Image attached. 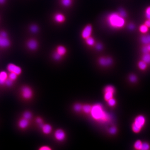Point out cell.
Wrapping results in <instances>:
<instances>
[{
    "label": "cell",
    "mask_w": 150,
    "mask_h": 150,
    "mask_svg": "<svg viewBox=\"0 0 150 150\" xmlns=\"http://www.w3.org/2000/svg\"><path fill=\"white\" fill-rule=\"evenodd\" d=\"M18 75L12 72H10V74L8 75V78L14 81L17 78Z\"/></svg>",
    "instance_id": "4316f807"
},
{
    "label": "cell",
    "mask_w": 150,
    "mask_h": 150,
    "mask_svg": "<svg viewBox=\"0 0 150 150\" xmlns=\"http://www.w3.org/2000/svg\"><path fill=\"white\" fill-rule=\"evenodd\" d=\"M146 119L142 115L137 116L134 120L132 125V130L135 133L139 132L145 124Z\"/></svg>",
    "instance_id": "3957f363"
},
{
    "label": "cell",
    "mask_w": 150,
    "mask_h": 150,
    "mask_svg": "<svg viewBox=\"0 0 150 150\" xmlns=\"http://www.w3.org/2000/svg\"><path fill=\"white\" fill-rule=\"evenodd\" d=\"M145 24L148 28H150V19H147L145 22Z\"/></svg>",
    "instance_id": "7bdbcfd3"
},
{
    "label": "cell",
    "mask_w": 150,
    "mask_h": 150,
    "mask_svg": "<svg viewBox=\"0 0 150 150\" xmlns=\"http://www.w3.org/2000/svg\"><path fill=\"white\" fill-rule=\"evenodd\" d=\"M142 59V61L145 62L147 64L150 63V54L148 53L144 54Z\"/></svg>",
    "instance_id": "d6986e66"
},
{
    "label": "cell",
    "mask_w": 150,
    "mask_h": 150,
    "mask_svg": "<svg viewBox=\"0 0 150 150\" xmlns=\"http://www.w3.org/2000/svg\"><path fill=\"white\" fill-rule=\"evenodd\" d=\"M6 0H0V4H3L5 2Z\"/></svg>",
    "instance_id": "f6af8a7d"
},
{
    "label": "cell",
    "mask_w": 150,
    "mask_h": 150,
    "mask_svg": "<svg viewBox=\"0 0 150 150\" xmlns=\"http://www.w3.org/2000/svg\"><path fill=\"white\" fill-rule=\"evenodd\" d=\"M140 40L142 44L146 45L150 44V35H143L141 38Z\"/></svg>",
    "instance_id": "2e32d148"
},
{
    "label": "cell",
    "mask_w": 150,
    "mask_h": 150,
    "mask_svg": "<svg viewBox=\"0 0 150 150\" xmlns=\"http://www.w3.org/2000/svg\"><path fill=\"white\" fill-rule=\"evenodd\" d=\"M13 81L8 78L6 81L5 84L8 87H11L12 85Z\"/></svg>",
    "instance_id": "836d02e7"
},
{
    "label": "cell",
    "mask_w": 150,
    "mask_h": 150,
    "mask_svg": "<svg viewBox=\"0 0 150 150\" xmlns=\"http://www.w3.org/2000/svg\"><path fill=\"white\" fill-rule=\"evenodd\" d=\"M23 117L24 119L29 120L32 117V115L30 112L27 111L24 112L23 114Z\"/></svg>",
    "instance_id": "d4e9b609"
},
{
    "label": "cell",
    "mask_w": 150,
    "mask_h": 150,
    "mask_svg": "<svg viewBox=\"0 0 150 150\" xmlns=\"http://www.w3.org/2000/svg\"><path fill=\"white\" fill-rule=\"evenodd\" d=\"M148 30H149V28L145 24L141 25L139 27V31L142 33H147Z\"/></svg>",
    "instance_id": "cb8c5ba5"
},
{
    "label": "cell",
    "mask_w": 150,
    "mask_h": 150,
    "mask_svg": "<svg viewBox=\"0 0 150 150\" xmlns=\"http://www.w3.org/2000/svg\"><path fill=\"white\" fill-rule=\"evenodd\" d=\"M142 52H143L144 54L149 53V52L148 50L147 46L146 45L144 46L142 48Z\"/></svg>",
    "instance_id": "f35d334b"
},
{
    "label": "cell",
    "mask_w": 150,
    "mask_h": 150,
    "mask_svg": "<svg viewBox=\"0 0 150 150\" xmlns=\"http://www.w3.org/2000/svg\"><path fill=\"white\" fill-rule=\"evenodd\" d=\"M61 3L63 6L65 7L70 6L72 3L71 0H62Z\"/></svg>",
    "instance_id": "484cf974"
},
{
    "label": "cell",
    "mask_w": 150,
    "mask_h": 150,
    "mask_svg": "<svg viewBox=\"0 0 150 150\" xmlns=\"http://www.w3.org/2000/svg\"><path fill=\"white\" fill-rule=\"evenodd\" d=\"M7 69L9 72L15 73L18 75H20L22 72L21 67L13 64H9L7 66Z\"/></svg>",
    "instance_id": "ba28073f"
},
{
    "label": "cell",
    "mask_w": 150,
    "mask_h": 150,
    "mask_svg": "<svg viewBox=\"0 0 150 150\" xmlns=\"http://www.w3.org/2000/svg\"><path fill=\"white\" fill-rule=\"evenodd\" d=\"M109 106L111 107L114 106L116 104V101L115 99L112 98L107 101Z\"/></svg>",
    "instance_id": "4dcf8cb0"
},
{
    "label": "cell",
    "mask_w": 150,
    "mask_h": 150,
    "mask_svg": "<svg viewBox=\"0 0 150 150\" xmlns=\"http://www.w3.org/2000/svg\"><path fill=\"white\" fill-rule=\"evenodd\" d=\"M146 46H147L148 50H149V52H150V44L146 45Z\"/></svg>",
    "instance_id": "ee69618b"
},
{
    "label": "cell",
    "mask_w": 150,
    "mask_h": 150,
    "mask_svg": "<svg viewBox=\"0 0 150 150\" xmlns=\"http://www.w3.org/2000/svg\"><path fill=\"white\" fill-rule=\"evenodd\" d=\"M92 108V105L88 104H86L82 105V111L84 113L88 114L91 112Z\"/></svg>",
    "instance_id": "ac0fdd59"
},
{
    "label": "cell",
    "mask_w": 150,
    "mask_h": 150,
    "mask_svg": "<svg viewBox=\"0 0 150 150\" xmlns=\"http://www.w3.org/2000/svg\"><path fill=\"white\" fill-rule=\"evenodd\" d=\"M120 16L123 18L126 17L127 16V13L124 9L120 8L119 9V12L118 13Z\"/></svg>",
    "instance_id": "f546056e"
},
{
    "label": "cell",
    "mask_w": 150,
    "mask_h": 150,
    "mask_svg": "<svg viewBox=\"0 0 150 150\" xmlns=\"http://www.w3.org/2000/svg\"><path fill=\"white\" fill-rule=\"evenodd\" d=\"M41 127L42 129L43 133L45 134H50L52 130V127L51 125L48 124H44Z\"/></svg>",
    "instance_id": "7c38bea8"
},
{
    "label": "cell",
    "mask_w": 150,
    "mask_h": 150,
    "mask_svg": "<svg viewBox=\"0 0 150 150\" xmlns=\"http://www.w3.org/2000/svg\"><path fill=\"white\" fill-rule=\"evenodd\" d=\"M62 56L56 52L53 54V57L56 61H59L61 59Z\"/></svg>",
    "instance_id": "1f68e13d"
},
{
    "label": "cell",
    "mask_w": 150,
    "mask_h": 150,
    "mask_svg": "<svg viewBox=\"0 0 150 150\" xmlns=\"http://www.w3.org/2000/svg\"><path fill=\"white\" fill-rule=\"evenodd\" d=\"M93 28L91 25H87L82 30L81 33V36L84 39H87L91 36L92 33Z\"/></svg>",
    "instance_id": "8992f818"
},
{
    "label": "cell",
    "mask_w": 150,
    "mask_h": 150,
    "mask_svg": "<svg viewBox=\"0 0 150 150\" xmlns=\"http://www.w3.org/2000/svg\"><path fill=\"white\" fill-rule=\"evenodd\" d=\"M27 45L28 48L31 50H36L38 46V44L35 39H30L28 41Z\"/></svg>",
    "instance_id": "8fae6325"
},
{
    "label": "cell",
    "mask_w": 150,
    "mask_h": 150,
    "mask_svg": "<svg viewBox=\"0 0 150 150\" xmlns=\"http://www.w3.org/2000/svg\"><path fill=\"white\" fill-rule=\"evenodd\" d=\"M82 105L80 103H76L74 105V110L75 112H79L82 111Z\"/></svg>",
    "instance_id": "ffe728a7"
},
{
    "label": "cell",
    "mask_w": 150,
    "mask_h": 150,
    "mask_svg": "<svg viewBox=\"0 0 150 150\" xmlns=\"http://www.w3.org/2000/svg\"><path fill=\"white\" fill-rule=\"evenodd\" d=\"M145 16L147 19H150V6L146 9L145 11Z\"/></svg>",
    "instance_id": "d590c367"
},
{
    "label": "cell",
    "mask_w": 150,
    "mask_h": 150,
    "mask_svg": "<svg viewBox=\"0 0 150 150\" xmlns=\"http://www.w3.org/2000/svg\"><path fill=\"white\" fill-rule=\"evenodd\" d=\"M66 136L65 131L62 129H57L54 133V137L58 141H63L65 139Z\"/></svg>",
    "instance_id": "52a82bcc"
},
{
    "label": "cell",
    "mask_w": 150,
    "mask_h": 150,
    "mask_svg": "<svg viewBox=\"0 0 150 150\" xmlns=\"http://www.w3.org/2000/svg\"><path fill=\"white\" fill-rule=\"evenodd\" d=\"M36 122L39 125L40 127H42L44 124L43 123L41 117H37L36 119Z\"/></svg>",
    "instance_id": "8d00e7d4"
},
{
    "label": "cell",
    "mask_w": 150,
    "mask_h": 150,
    "mask_svg": "<svg viewBox=\"0 0 150 150\" xmlns=\"http://www.w3.org/2000/svg\"><path fill=\"white\" fill-rule=\"evenodd\" d=\"M108 25L114 29H120L124 26L125 21L124 18L118 13H113L108 15L107 18Z\"/></svg>",
    "instance_id": "7a4b0ae2"
},
{
    "label": "cell",
    "mask_w": 150,
    "mask_h": 150,
    "mask_svg": "<svg viewBox=\"0 0 150 150\" xmlns=\"http://www.w3.org/2000/svg\"><path fill=\"white\" fill-rule=\"evenodd\" d=\"M54 20L56 22L59 23H63L65 21V16L61 13L56 14L54 17Z\"/></svg>",
    "instance_id": "9a60e30c"
},
{
    "label": "cell",
    "mask_w": 150,
    "mask_h": 150,
    "mask_svg": "<svg viewBox=\"0 0 150 150\" xmlns=\"http://www.w3.org/2000/svg\"><path fill=\"white\" fill-rule=\"evenodd\" d=\"M150 149V146L147 142H144L142 143L141 149L142 150H148Z\"/></svg>",
    "instance_id": "83f0119b"
},
{
    "label": "cell",
    "mask_w": 150,
    "mask_h": 150,
    "mask_svg": "<svg viewBox=\"0 0 150 150\" xmlns=\"http://www.w3.org/2000/svg\"><path fill=\"white\" fill-rule=\"evenodd\" d=\"M109 132L111 134H115L117 132V129L115 127H112L109 129Z\"/></svg>",
    "instance_id": "e575fe53"
},
{
    "label": "cell",
    "mask_w": 150,
    "mask_h": 150,
    "mask_svg": "<svg viewBox=\"0 0 150 150\" xmlns=\"http://www.w3.org/2000/svg\"><path fill=\"white\" fill-rule=\"evenodd\" d=\"M40 150H51L52 149L49 146H43L40 147L39 149Z\"/></svg>",
    "instance_id": "74e56055"
},
{
    "label": "cell",
    "mask_w": 150,
    "mask_h": 150,
    "mask_svg": "<svg viewBox=\"0 0 150 150\" xmlns=\"http://www.w3.org/2000/svg\"><path fill=\"white\" fill-rule=\"evenodd\" d=\"M129 80L132 82H135L137 81V78L135 75L131 74L129 77Z\"/></svg>",
    "instance_id": "d6a6232c"
},
{
    "label": "cell",
    "mask_w": 150,
    "mask_h": 150,
    "mask_svg": "<svg viewBox=\"0 0 150 150\" xmlns=\"http://www.w3.org/2000/svg\"><path fill=\"white\" fill-rule=\"evenodd\" d=\"M0 35L1 36L5 38H7V35L5 31H2L0 33Z\"/></svg>",
    "instance_id": "b9f144b4"
},
{
    "label": "cell",
    "mask_w": 150,
    "mask_h": 150,
    "mask_svg": "<svg viewBox=\"0 0 150 150\" xmlns=\"http://www.w3.org/2000/svg\"><path fill=\"white\" fill-rule=\"evenodd\" d=\"M98 63L102 66L108 67L112 64V60L111 58L110 57H103L99 58Z\"/></svg>",
    "instance_id": "9c48e42d"
},
{
    "label": "cell",
    "mask_w": 150,
    "mask_h": 150,
    "mask_svg": "<svg viewBox=\"0 0 150 150\" xmlns=\"http://www.w3.org/2000/svg\"><path fill=\"white\" fill-rule=\"evenodd\" d=\"M142 142L141 141L138 140L135 142L134 147L135 149L137 150H141L142 147Z\"/></svg>",
    "instance_id": "603a6c76"
},
{
    "label": "cell",
    "mask_w": 150,
    "mask_h": 150,
    "mask_svg": "<svg viewBox=\"0 0 150 150\" xmlns=\"http://www.w3.org/2000/svg\"><path fill=\"white\" fill-rule=\"evenodd\" d=\"M10 45V41L7 38L3 37L0 35V47H7Z\"/></svg>",
    "instance_id": "30bf717a"
},
{
    "label": "cell",
    "mask_w": 150,
    "mask_h": 150,
    "mask_svg": "<svg viewBox=\"0 0 150 150\" xmlns=\"http://www.w3.org/2000/svg\"><path fill=\"white\" fill-rule=\"evenodd\" d=\"M8 76V74L5 71H2L0 72V85H2L5 84Z\"/></svg>",
    "instance_id": "5bb4252c"
},
{
    "label": "cell",
    "mask_w": 150,
    "mask_h": 150,
    "mask_svg": "<svg viewBox=\"0 0 150 150\" xmlns=\"http://www.w3.org/2000/svg\"><path fill=\"white\" fill-rule=\"evenodd\" d=\"M138 66L139 68L142 70H145L147 67V64L145 62L142 61H140L138 63Z\"/></svg>",
    "instance_id": "7402d4cb"
},
{
    "label": "cell",
    "mask_w": 150,
    "mask_h": 150,
    "mask_svg": "<svg viewBox=\"0 0 150 150\" xmlns=\"http://www.w3.org/2000/svg\"><path fill=\"white\" fill-rule=\"evenodd\" d=\"M38 27L35 25H32L30 28L31 31L33 33H37L38 31Z\"/></svg>",
    "instance_id": "f1b7e54d"
},
{
    "label": "cell",
    "mask_w": 150,
    "mask_h": 150,
    "mask_svg": "<svg viewBox=\"0 0 150 150\" xmlns=\"http://www.w3.org/2000/svg\"><path fill=\"white\" fill-rule=\"evenodd\" d=\"M128 29L131 30H134L135 28L134 25V24H130L128 25Z\"/></svg>",
    "instance_id": "ab89813d"
},
{
    "label": "cell",
    "mask_w": 150,
    "mask_h": 150,
    "mask_svg": "<svg viewBox=\"0 0 150 150\" xmlns=\"http://www.w3.org/2000/svg\"><path fill=\"white\" fill-rule=\"evenodd\" d=\"M56 52L60 55L62 56L65 55L67 52L66 49L62 46H59L56 49Z\"/></svg>",
    "instance_id": "e0dca14e"
},
{
    "label": "cell",
    "mask_w": 150,
    "mask_h": 150,
    "mask_svg": "<svg viewBox=\"0 0 150 150\" xmlns=\"http://www.w3.org/2000/svg\"><path fill=\"white\" fill-rule=\"evenodd\" d=\"M96 48L97 49L99 50H101L103 48V46L102 44H98L96 46Z\"/></svg>",
    "instance_id": "60d3db41"
},
{
    "label": "cell",
    "mask_w": 150,
    "mask_h": 150,
    "mask_svg": "<svg viewBox=\"0 0 150 150\" xmlns=\"http://www.w3.org/2000/svg\"><path fill=\"white\" fill-rule=\"evenodd\" d=\"M21 94L22 97L26 100L30 99L33 97V93L32 91L28 86H24L21 89Z\"/></svg>",
    "instance_id": "5b68a950"
},
{
    "label": "cell",
    "mask_w": 150,
    "mask_h": 150,
    "mask_svg": "<svg viewBox=\"0 0 150 150\" xmlns=\"http://www.w3.org/2000/svg\"><path fill=\"white\" fill-rule=\"evenodd\" d=\"M115 90L113 86L111 85L106 86L104 90V99L107 102L110 99L113 98Z\"/></svg>",
    "instance_id": "277c9868"
},
{
    "label": "cell",
    "mask_w": 150,
    "mask_h": 150,
    "mask_svg": "<svg viewBox=\"0 0 150 150\" xmlns=\"http://www.w3.org/2000/svg\"><path fill=\"white\" fill-rule=\"evenodd\" d=\"M90 114L93 119L99 122L105 123L110 120L109 115L105 111L103 106L100 103H97L92 105Z\"/></svg>",
    "instance_id": "6da1fadb"
},
{
    "label": "cell",
    "mask_w": 150,
    "mask_h": 150,
    "mask_svg": "<svg viewBox=\"0 0 150 150\" xmlns=\"http://www.w3.org/2000/svg\"><path fill=\"white\" fill-rule=\"evenodd\" d=\"M29 121L28 120L24 119H21L18 122V125L19 127L21 129H25L29 126Z\"/></svg>",
    "instance_id": "4fadbf2b"
},
{
    "label": "cell",
    "mask_w": 150,
    "mask_h": 150,
    "mask_svg": "<svg viewBox=\"0 0 150 150\" xmlns=\"http://www.w3.org/2000/svg\"><path fill=\"white\" fill-rule=\"evenodd\" d=\"M86 44L89 46H93L95 44V40L91 36L85 39Z\"/></svg>",
    "instance_id": "44dd1931"
}]
</instances>
